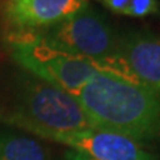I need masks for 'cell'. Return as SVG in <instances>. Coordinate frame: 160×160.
I'll use <instances>...</instances> for the list:
<instances>
[{"label": "cell", "instance_id": "6da1fadb", "mask_svg": "<svg viewBox=\"0 0 160 160\" xmlns=\"http://www.w3.org/2000/svg\"><path fill=\"white\" fill-rule=\"evenodd\" d=\"M91 127L142 146L160 142V93L143 84L98 72L76 95Z\"/></svg>", "mask_w": 160, "mask_h": 160}, {"label": "cell", "instance_id": "7a4b0ae2", "mask_svg": "<svg viewBox=\"0 0 160 160\" xmlns=\"http://www.w3.org/2000/svg\"><path fill=\"white\" fill-rule=\"evenodd\" d=\"M0 120L44 140L91 127L75 95L23 69L15 80L12 107Z\"/></svg>", "mask_w": 160, "mask_h": 160}, {"label": "cell", "instance_id": "3957f363", "mask_svg": "<svg viewBox=\"0 0 160 160\" xmlns=\"http://www.w3.org/2000/svg\"><path fill=\"white\" fill-rule=\"evenodd\" d=\"M36 36L55 48L88 60L99 72L138 83L119 55L120 33L91 6Z\"/></svg>", "mask_w": 160, "mask_h": 160}, {"label": "cell", "instance_id": "277c9868", "mask_svg": "<svg viewBox=\"0 0 160 160\" xmlns=\"http://www.w3.org/2000/svg\"><path fill=\"white\" fill-rule=\"evenodd\" d=\"M13 62L28 73L72 95L99 71L88 60L49 46L38 36L7 39Z\"/></svg>", "mask_w": 160, "mask_h": 160}, {"label": "cell", "instance_id": "5b68a950", "mask_svg": "<svg viewBox=\"0 0 160 160\" xmlns=\"http://www.w3.org/2000/svg\"><path fill=\"white\" fill-rule=\"evenodd\" d=\"M89 6V0H0L7 39L36 36Z\"/></svg>", "mask_w": 160, "mask_h": 160}, {"label": "cell", "instance_id": "8992f818", "mask_svg": "<svg viewBox=\"0 0 160 160\" xmlns=\"http://www.w3.org/2000/svg\"><path fill=\"white\" fill-rule=\"evenodd\" d=\"M46 140L76 149L95 160H152L158 156L127 136L93 127L52 135Z\"/></svg>", "mask_w": 160, "mask_h": 160}, {"label": "cell", "instance_id": "52a82bcc", "mask_svg": "<svg viewBox=\"0 0 160 160\" xmlns=\"http://www.w3.org/2000/svg\"><path fill=\"white\" fill-rule=\"evenodd\" d=\"M119 55L138 83L160 93V36L143 29L120 33Z\"/></svg>", "mask_w": 160, "mask_h": 160}, {"label": "cell", "instance_id": "ba28073f", "mask_svg": "<svg viewBox=\"0 0 160 160\" xmlns=\"http://www.w3.org/2000/svg\"><path fill=\"white\" fill-rule=\"evenodd\" d=\"M0 160H55V158L38 138L0 128Z\"/></svg>", "mask_w": 160, "mask_h": 160}, {"label": "cell", "instance_id": "9c48e42d", "mask_svg": "<svg viewBox=\"0 0 160 160\" xmlns=\"http://www.w3.org/2000/svg\"><path fill=\"white\" fill-rule=\"evenodd\" d=\"M160 11L159 0H129L126 16L143 19Z\"/></svg>", "mask_w": 160, "mask_h": 160}, {"label": "cell", "instance_id": "30bf717a", "mask_svg": "<svg viewBox=\"0 0 160 160\" xmlns=\"http://www.w3.org/2000/svg\"><path fill=\"white\" fill-rule=\"evenodd\" d=\"M108 11L118 15H126L129 0H96Z\"/></svg>", "mask_w": 160, "mask_h": 160}, {"label": "cell", "instance_id": "8fae6325", "mask_svg": "<svg viewBox=\"0 0 160 160\" xmlns=\"http://www.w3.org/2000/svg\"><path fill=\"white\" fill-rule=\"evenodd\" d=\"M63 160H95L88 155L83 153V152H79L76 149H71V148H67L63 153Z\"/></svg>", "mask_w": 160, "mask_h": 160}, {"label": "cell", "instance_id": "7c38bea8", "mask_svg": "<svg viewBox=\"0 0 160 160\" xmlns=\"http://www.w3.org/2000/svg\"><path fill=\"white\" fill-rule=\"evenodd\" d=\"M152 160H160V158H159V156H156V158H155V159H152Z\"/></svg>", "mask_w": 160, "mask_h": 160}]
</instances>
